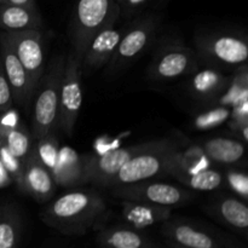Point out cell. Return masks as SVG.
I'll list each match as a JSON object with an SVG mask.
<instances>
[{
	"instance_id": "cell-9",
	"label": "cell",
	"mask_w": 248,
	"mask_h": 248,
	"mask_svg": "<svg viewBox=\"0 0 248 248\" xmlns=\"http://www.w3.org/2000/svg\"><path fill=\"white\" fill-rule=\"evenodd\" d=\"M157 24L159 18L150 15L138 18L131 26L124 29V34L116 51L107 63L108 72L114 73L121 70L140 57V55H142L154 40Z\"/></svg>"
},
{
	"instance_id": "cell-14",
	"label": "cell",
	"mask_w": 248,
	"mask_h": 248,
	"mask_svg": "<svg viewBox=\"0 0 248 248\" xmlns=\"http://www.w3.org/2000/svg\"><path fill=\"white\" fill-rule=\"evenodd\" d=\"M26 194L38 202H47L56 191V182L50 170L41 162L35 144L23 160Z\"/></svg>"
},
{
	"instance_id": "cell-21",
	"label": "cell",
	"mask_w": 248,
	"mask_h": 248,
	"mask_svg": "<svg viewBox=\"0 0 248 248\" xmlns=\"http://www.w3.org/2000/svg\"><path fill=\"white\" fill-rule=\"evenodd\" d=\"M0 29L4 31L43 29V19L38 9L5 2L0 6Z\"/></svg>"
},
{
	"instance_id": "cell-32",
	"label": "cell",
	"mask_w": 248,
	"mask_h": 248,
	"mask_svg": "<svg viewBox=\"0 0 248 248\" xmlns=\"http://www.w3.org/2000/svg\"><path fill=\"white\" fill-rule=\"evenodd\" d=\"M21 124L19 121L18 111L14 108H9L7 110L0 113V136H4L12 128L17 127Z\"/></svg>"
},
{
	"instance_id": "cell-34",
	"label": "cell",
	"mask_w": 248,
	"mask_h": 248,
	"mask_svg": "<svg viewBox=\"0 0 248 248\" xmlns=\"http://www.w3.org/2000/svg\"><path fill=\"white\" fill-rule=\"evenodd\" d=\"M5 2L12 5H19V6L31 7V9H38L35 0H5Z\"/></svg>"
},
{
	"instance_id": "cell-23",
	"label": "cell",
	"mask_w": 248,
	"mask_h": 248,
	"mask_svg": "<svg viewBox=\"0 0 248 248\" xmlns=\"http://www.w3.org/2000/svg\"><path fill=\"white\" fill-rule=\"evenodd\" d=\"M22 218L14 203L0 207V248H18L21 241Z\"/></svg>"
},
{
	"instance_id": "cell-25",
	"label": "cell",
	"mask_w": 248,
	"mask_h": 248,
	"mask_svg": "<svg viewBox=\"0 0 248 248\" xmlns=\"http://www.w3.org/2000/svg\"><path fill=\"white\" fill-rule=\"evenodd\" d=\"M248 96V73L247 65L237 68L236 74L230 79L227 90L213 102V106L232 108L241 102L247 101Z\"/></svg>"
},
{
	"instance_id": "cell-13",
	"label": "cell",
	"mask_w": 248,
	"mask_h": 248,
	"mask_svg": "<svg viewBox=\"0 0 248 248\" xmlns=\"http://www.w3.org/2000/svg\"><path fill=\"white\" fill-rule=\"evenodd\" d=\"M0 58H1L5 75H6L10 90H11L12 101L17 106L28 111L31 101L29 96L28 77L18 57L5 38L2 31H0Z\"/></svg>"
},
{
	"instance_id": "cell-28",
	"label": "cell",
	"mask_w": 248,
	"mask_h": 248,
	"mask_svg": "<svg viewBox=\"0 0 248 248\" xmlns=\"http://www.w3.org/2000/svg\"><path fill=\"white\" fill-rule=\"evenodd\" d=\"M35 149L39 157H40L41 162L52 172L56 164V160H57L58 150H60L58 138L56 137L53 131L48 133V135L41 137L40 140H36Z\"/></svg>"
},
{
	"instance_id": "cell-7",
	"label": "cell",
	"mask_w": 248,
	"mask_h": 248,
	"mask_svg": "<svg viewBox=\"0 0 248 248\" xmlns=\"http://www.w3.org/2000/svg\"><path fill=\"white\" fill-rule=\"evenodd\" d=\"M2 33L26 70L28 77L29 96L33 98L44 74L45 53H44L43 45V31L41 29L19 31H2Z\"/></svg>"
},
{
	"instance_id": "cell-15",
	"label": "cell",
	"mask_w": 248,
	"mask_h": 248,
	"mask_svg": "<svg viewBox=\"0 0 248 248\" xmlns=\"http://www.w3.org/2000/svg\"><path fill=\"white\" fill-rule=\"evenodd\" d=\"M115 23L116 22H110L94 34L82 56V68L97 69L110 61L124 34V29L116 28Z\"/></svg>"
},
{
	"instance_id": "cell-12",
	"label": "cell",
	"mask_w": 248,
	"mask_h": 248,
	"mask_svg": "<svg viewBox=\"0 0 248 248\" xmlns=\"http://www.w3.org/2000/svg\"><path fill=\"white\" fill-rule=\"evenodd\" d=\"M198 67V57L190 47L171 44L162 48L149 67V78L167 81L191 74Z\"/></svg>"
},
{
	"instance_id": "cell-29",
	"label": "cell",
	"mask_w": 248,
	"mask_h": 248,
	"mask_svg": "<svg viewBox=\"0 0 248 248\" xmlns=\"http://www.w3.org/2000/svg\"><path fill=\"white\" fill-rule=\"evenodd\" d=\"M230 118V108L215 106L210 110L200 113L194 120V127L198 130H210L222 125Z\"/></svg>"
},
{
	"instance_id": "cell-6",
	"label": "cell",
	"mask_w": 248,
	"mask_h": 248,
	"mask_svg": "<svg viewBox=\"0 0 248 248\" xmlns=\"http://www.w3.org/2000/svg\"><path fill=\"white\" fill-rule=\"evenodd\" d=\"M81 62L72 52L65 60L64 70H63L57 119V125L68 137L73 136L75 124L81 109Z\"/></svg>"
},
{
	"instance_id": "cell-36",
	"label": "cell",
	"mask_w": 248,
	"mask_h": 248,
	"mask_svg": "<svg viewBox=\"0 0 248 248\" xmlns=\"http://www.w3.org/2000/svg\"><path fill=\"white\" fill-rule=\"evenodd\" d=\"M167 244H169V247H170V248H186V247L177 246V245H174V244H171V242H167Z\"/></svg>"
},
{
	"instance_id": "cell-19",
	"label": "cell",
	"mask_w": 248,
	"mask_h": 248,
	"mask_svg": "<svg viewBox=\"0 0 248 248\" xmlns=\"http://www.w3.org/2000/svg\"><path fill=\"white\" fill-rule=\"evenodd\" d=\"M207 212L218 222L246 236L248 229V207L244 200L232 196H222L211 203Z\"/></svg>"
},
{
	"instance_id": "cell-17",
	"label": "cell",
	"mask_w": 248,
	"mask_h": 248,
	"mask_svg": "<svg viewBox=\"0 0 248 248\" xmlns=\"http://www.w3.org/2000/svg\"><path fill=\"white\" fill-rule=\"evenodd\" d=\"M121 215L126 224L142 230L155 224H162L172 217V208L140 201L123 200Z\"/></svg>"
},
{
	"instance_id": "cell-31",
	"label": "cell",
	"mask_w": 248,
	"mask_h": 248,
	"mask_svg": "<svg viewBox=\"0 0 248 248\" xmlns=\"http://www.w3.org/2000/svg\"><path fill=\"white\" fill-rule=\"evenodd\" d=\"M12 106H14V101H12L11 90H10L4 67H2L1 58H0V113L7 110Z\"/></svg>"
},
{
	"instance_id": "cell-35",
	"label": "cell",
	"mask_w": 248,
	"mask_h": 248,
	"mask_svg": "<svg viewBox=\"0 0 248 248\" xmlns=\"http://www.w3.org/2000/svg\"><path fill=\"white\" fill-rule=\"evenodd\" d=\"M1 166H2V164H1V161H0V167H1ZM5 178L9 179L10 178L9 174H7L6 172H4V173H0V186H4V184H5V182H4Z\"/></svg>"
},
{
	"instance_id": "cell-37",
	"label": "cell",
	"mask_w": 248,
	"mask_h": 248,
	"mask_svg": "<svg viewBox=\"0 0 248 248\" xmlns=\"http://www.w3.org/2000/svg\"><path fill=\"white\" fill-rule=\"evenodd\" d=\"M2 4H5V0H0V6H1Z\"/></svg>"
},
{
	"instance_id": "cell-27",
	"label": "cell",
	"mask_w": 248,
	"mask_h": 248,
	"mask_svg": "<svg viewBox=\"0 0 248 248\" xmlns=\"http://www.w3.org/2000/svg\"><path fill=\"white\" fill-rule=\"evenodd\" d=\"M0 161H1L2 166H4L5 171L9 174L10 179H12L15 184H16L17 189L21 193L26 194V189H24V164L23 160L18 159L15 155L7 150L2 140H0Z\"/></svg>"
},
{
	"instance_id": "cell-30",
	"label": "cell",
	"mask_w": 248,
	"mask_h": 248,
	"mask_svg": "<svg viewBox=\"0 0 248 248\" xmlns=\"http://www.w3.org/2000/svg\"><path fill=\"white\" fill-rule=\"evenodd\" d=\"M224 182H227L230 190L234 191L244 201L248 199V177L247 173L239 169H229L223 174Z\"/></svg>"
},
{
	"instance_id": "cell-5",
	"label": "cell",
	"mask_w": 248,
	"mask_h": 248,
	"mask_svg": "<svg viewBox=\"0 0 248 248\" xmlns=\"http://www.w3.org/2000/svg\"><path fill=\"white\" fill-rule=\"evenodd\" d=\"M111 189H113L111 190L113 195L121 200L140 201V202L171 208L174 206H182L191 202L196 196L193 190L179 188L174 184L152 181V179L125 184Z\"/></svg>"
},
{
	"instance_id": "cell-8",
	"label": "cell",
	"mask_w": 248,
	"mask_h": 248,
	"mask_svg": "<svg viewBox=\"0 0 248 248\" xmlns=\"http://www.w3.org/2000/svg\"><path fill=\"white\" fill-rule=\"evenodd\" d=\"M199 56L215 65L241 67L246 64L248 47L246 39L236 34H207L195 38Z\"/></svg>"
},
{
	"instance_id": "cell-18",
	"label": "cell",
	"mask_w": 248,
	"mask_h": 248,
	"mask_svg": "<svg viewBox=\"0 0 248 248\" xmlns=\"http://www.w3.org/2000/svg\"><path fill=\"white\" fill-rule=\"evenodd\" d=\"M189 80L188 89L195 98L206 103H213L227 90L232 78L215 68L194 70Z\"/></svg>"
},
{
	"instance_id": "cell-3",
	"label": "cell",
	"mask_w": 248,
	"mask_h": 248,
	"mask_svg": "<svg viewBox=\"0 0 248 248\" xmlns=\"http://www.w3.org/2000/svg\"><path fill=\"white\" fill-rule=\"evenodd\" d=\"M64 65V56H55L38 85L33 111V136L35 140L52 132L57 126L60 89Z\"/></svg>"
},
{
	"instance_id": "cell-4",
	"label": "cell",
	"mask_w": 248,
	"mask_h": 248,
	"mask_svg": "<svg viewBox=\"0 0 248 248\" xmlns=\"http://www.w3.org/2000/svg\"><path fill=\"white\" fill-rule=\"evenodd\" d=\"M183 145L184 143L181 140L167 137L160 147L142 153L126 162L118 173L107 182L104 188H115L166 174L172 156Z\"/></svg>"
},
{
	"instance_id": "cell-11",
	"label": "cell",
	"mask_w": 248,
	"mask_h": 248,
	"mask_svg": "<svg viewBox=\"0 0 248 248\" xmlns=\"http://www.w3.org/2000/svg\"><path fill=\"white\" fill-rule=\"evenodd\" d=\"M161 234L167 242L186 248H240L220 234L179 218H170L162 223Z\"/></svg>"
},
{
	"instance_id": "cell-33",
	"label": "cell",
	"mask_w": 248,
	"mask_h": 248,
	"mask_svg": "<svg viewBox=\"0 0 248 248\" xmlns=\"http://www.w3.org/2000/svg\"><path fill=\"white\" fill-rule=\"evenodd\" d=\"M119 7H120V12H126V14L131 15L133 12L138 11L140 7L144 6L147 0H116Z\"/></svg>"
},
{
	"instance_id": "cell-26",
	"label": "cell",
	"mask_w": 248,
	"mask_h": 248,
	"mask_svg": "<svg viewBox=\"0 0 248 248\" xmlns=\"http://www.w3.org/2000/svg\"><path fill=\"white\" fill-rule=\"evenodd\" d=\"M0 140H2L5 147L12 155L21 160L26 159L27 155L31 152V147H33L28 128L22 123L17 127L12 128L9 132L5 133L4 136H0Z\"/></svg>"
},
{
	"instance_id": "cell-24",
	"label": "cell",
	"mask_w": 248,
	"mask_h": 248,
	"mask_svg": "<svg viewBox=\"0 0 248 248\" xmlns=\"http://www.w3.org/2000/svg\"><path fill=\"white\" fill-rule=\"evenodd\" d=\"M169 174L181 184L186 186V188L195 191H212L220 188L224 183L223 173L213 169L201 170V171L191 172V173L171 171L169 172Z\"/></svg>"
},
{
	"instance_id": "cell-20",
	"label": "cell",
	"mask_w": 248,
	"mask_h": 248,
	"mask_svg": "<svg viewBox=\"0 0 248 248\" xmlns=\"http://www.w3.org/2000/svg\"><path fill=\"white\" fill-rule=\"evenodd\" d=\"M102 248H160L140 230L130 225H115L102 229L97 235Z\"/></svg>"
},
{
	"instance_id": "cell-1",
	"label": "cell",
	"mask_w": 248,
	"mask_h": 248,
	"mask_svg": "<svg viewBox=\"0 0 248 248\" xmlns=\"http://www.w3.org/2000/svg\"><path fill=\"white\" fill-rule=\"evenodd\" d=\"M107 211L99 193L74 190L51 201L40 213L45 224L65 235H84L98 224Z\"/></svg>"
},
{
	"instance_id": "cell-2",
	"label": "cell",
	"mask_w": 248,
	"mask_h": 248,
	"mask_svg": "<svg viewBox=\"0 0 248 248\" xmlns=\"http://www.w3.org/2000/svg\"><path fill=\"white\" fill-rule=\"evenodd\" d=\"M116 0H78L70 23L73 53L81 62L87 45L97 31L120 17Z\"/></svg>"
},
{
	"instance_id": "cell-22",
	"label": "cell",
	"mask_w": 248,
	"mask_h": 248,
	"mask_svg": "<svg viewBox=\"0 0 248 248\" xmlns=\"http://www.w3.org/2000/svg\"><path fill=\"white\" fill-rule=\"evenodd\" d=\"M202 149L212 162L224 165H235L244 161L246 148L241 140L232 138L216 137L207 140L202 145Z\"/></svg>"
},
{
	"instance_id": "cell-16",
	"label": "cell",
	"mask_w": 248,
	"mask_h": 248,
	"mask_svg": "<svg viewBox=\"0 0 248 248\" xmlns=\"http://www.w3.org/2000/svg\"><path fill=\"white\" fill-rule=\"evenodd\" d=\"M51 173L56 184L65 188L89 183L84 156H80L70 147L60 148L55 167Z\"/></svg>"
},
{
	"instance_id": "cell-10",
	"label": "cell",
	"mask_w": 248,
	"mask_h": 248,
	"mask_svg": "<svg viewBox=\"0 0 248 248\" xmlns=\"http://www.w3.org/2000/svg\"><path fill=\"white\" fill-rule=\"evenodd\" d=\"M165 140H166V138L140 143V144L120 148V149L110 150V152L104 153L99 156L85 155V169H86L89 183H93L98 186H104L107 182L113 178L126 162L130 161L137 155L142 154V153L160 147L161 144H164Z\"/></svg>"
}]
</instances>
